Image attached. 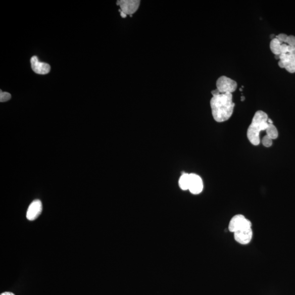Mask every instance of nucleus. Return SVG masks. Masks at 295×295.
Instances as JSON below:
<instances>
[{
    "label": "nucleus",
    "mask_w": 295,
    "mask_h": 295,
    "mask_svg": "<svg viewBox=\"0 0 295 295\" xmlns=\"http://www.w3.org/2000/svg\"><path fill=\"white\" fill-rule=\"evenodd\" d=\"M212 94L210 105L214 119L218 123L229 120L235 106L232 101V93H220L216 89L212 91Z\"/></svg>",
    "instance_id": "f257e3e1"
},
{
    "label": "nucleus",
    "mask_w": 295,
    "mask_h": 295,
    "mask_svg": "<svg viewBox=\"0 0 295 295\" xmlns=\"http://www.w3.org/2000/svg\"><path fill=\"white\" fill-rule=\"evenodd\" d=\"M269 118L267 114L262 111H258L255 114L247 131L248 138L254 145L260 144V133L261 131H266L269 127Z\"/></svg>",
    "instance_id": "f03ea898"
},
{
    "label": "nucleus",
    "mask_w": 295,
    "mask_h": 295,
    "mask_svg": "<svg viewBox=\"0 0 295 295\" xmlns=\"http://www.w3.org/2000/svg\"><path fill=\"white\" fill-rule=\"evenodd\" d=\"M286 53L280 54L276 58L279 59L278 65L281 69H285L291 73L295 72V45H289Z\"/></svg>",
    "instance_id": "7ed1b4c3"
},
{
    "label": "nucleus",
    "mask_w": 295,
    "mask_h": 295,
    "mask_svg": "<svg viewBox=\"0 0 295 295\" xmlns=\"http://www.w3.org/2000/svg\"><path fill=\"white\" fill-rule=\"evenodd\" d=\"M252 223L242 214H237L231 219L229 224V230L232 233L248 229H251Z\"/></svg>",
    "instance_id": "20e7f679"
},
{
    "label": "nucleus",
    "mask_w": 295,
    "mask_h": 295,
    "mask_svg": "<svg viewBox=\"0 0 295 295\" xmlns=\"http://www.w3.org/2000/svg\"><path fill=\"white\" fill-rule=\"evenodd\" d=\"M217 89L220 93H232L237 88V83L234 80L225 76L219 77L217 81Z\"/></svg>",
    "instance_id": "39448f33"
},
{
    "label": "nucleus",
    "mask_w": 295,
    "mask_h": 295,
    "mask_svg": "<svg viewBox=\"0 0 295 295\" xmlns=\"http://www.w3.org/2000/svg\"><path fill=\"white\" fill-rule=\"evenodd\" d=\"M117 5L120 7L119 12H123L126 16L131 17L136 13L139 8L140 1L138 0H120Z\"/></svg>",
    "instance_id": "423d86ee"
},
{
    "label": "nucleus",
    "mask_w": 295,
    "mask_h": 295,
    "mask_svg": "<svg viewBox=\"0 0 295 295\" xmlns=\"http://www.w3.org/2000/svg\"><path fill=\"white\" fill-rule=\"evenodd\" d=\"M204 183L203 179L198 174H189V190L193 195H198L203 191Z\"/></svg>",
    "instance_id": "0eeeda50"
},
{
    "label": "nucleus",
    "mask_w": 295,
    "mask_h": 295,
    "mask_svg": "<svg viewBox=\"0 0 295 295\" xmlns=\"http://www.w3.org/2000/svg\"><path fill=\"white\" fill-rule=\"evenodd\" d=\"M30 63L32 71L38 75H46L51 71L50 65L45 63L40 62L36 56L31 58Z\"/></svg>",
    "instance_id": "6e6552de"
},
{
    "label": "nucleus",
    "mask_w": 295,
    "mask_h": 295,
    "mask_svg": "<svg viewBox=\"0 0 295 295\" xmlns=\"http://www.w3.org/2000/svg\"><path fill=\"white\" fill-rule=\"evenodd\" d=\"M42 212V204L39 200L33 201L28 208L26 213V218L29 220L36 219Z\"/></svg>",
    "instance_id": "1a4fd4ad"
},
{
    "label": "nucleus",
    "mask_w": 295,
    "mask_h": 295,
    "mask_svg": "<svg viewBox=\"0 0 295 295\" xmlns=\"http://www.w3.org/2000/svg\"><path fill=\"white\" fill-rule=\"evenodd\" d=\"M234 238L236 242L240 244H249L253 238V233L251 229L240 230L234 233Z\"/></svg>",
    "instance_id": "9d476101"
},
{
    "label": "nucleus",
    "mask_w": 295,
    "mask_h": 295,
    "mask_svg": "<svg viewBox=\"0 0 295 295\" xmlns=\"http://www.w3.org/2000/svg\"><path fill=\"white\" fill-rule=\"evenodd\" d=\"M179 186L183 190H189V174L186 173L182 174L179 179Z\"/></svg>",
    "instance_id": "9b49d317"
},
{
    "label": "nucleus",
    "mask_w": 295,
    "mask_h": 295,
    "mask_svg": "<svg viewBox=\"0 0 295 295\" xmlns=\"http://www.w3.org/2000/svg\"><path fill=\"white\" fill-rule=\"evenodd\" d=\"M281 43L279 40L274 37L271 40L270 47L271 52L276 56H279L280 54V47Z\"/></svg>",
    "instance_id": "f8f14e48"
},
{
    "label": "nucleus",
    "mask_w": 295,
    "mask_h": 295,
    "mask_svg": "<svg viewBox=\"0 0 295 295\" xmlns=\"http://www.w3.org/2000/svg\"><path fill=\"white\" fill-rule=\"evenodd\" d=\"M266 135L269 136L272 139H275L278 137V131L277 127L273 124H270L269 127L266 130Z\"/></svg>",
    "instance_id": "ddd939ff"
},
{
    "label": "nucleus",
    "mask_w": 295,
    "mask_h": 295,
    "mask_svg": "<svg viewBox=\"0 0 295 295\" xmlns=\"http://www.w3.org/2000/svg\"><path fill=\"white\" fill-rule=\"evenodd\" d=\"M11 95L9 92L0 91V102L4 103L8 102L11 99Z\"/></svg>",
    "instance_id": "4468645a"
},
{
    "label": "nucleus",
    "mask_w": 295,
    "mask_h": 295,
    "mask_svg": "<svg viewBox=\"0 0 295 295\" xmlns=\"http://www.w3.org/2000/svg\"><path fill=\"white\" fill-rule=\"evenodd\" d=\"M262 143L265 147H270L273 143V139L266 135L262 139Z\"/></svg>",
    "instance_id": "2eb2a0df"
},
{
    "label": "nucleus",
    "mask_w": 295,
    "mask_h": 295,
    "mask_svg": "<svg viewBox=\"0 0 295 295\" xmlns=\"http://www.w3.org/2000/svg\"><path fill=\"white\" fill-rule=\"evenodd\" d=\"M285 43L291 46L295 45V36L292 35L288 36Z\"/></svg>",
    "instance_id": "dca6fc26"
},
{
    "label": "nucleus",
    "mask_w": 295,
    "mask_h": 295,
    "mask_svg": "<svg viewBox=\"0 0 295 295\" xmlns=\"http://www.w3.org/2000/svg\"><path fill=\"white\" fill-rule=\"evenodd\" d=\"M288 36L284 33H280V34L276 36V37L279 40V41L281 43H285Z\"/></svg>",
    "instance_id": "f3484780"
},
{
    "label": "nucleus",
    "mask_w": 295,
    "mask_h": 295,
    "mask_svg": "<svg viewBox=\"0 0 295 295\" xmlns=\"http://www.w3.org/2000/svg\"><path fill=\"white\" fill-rule=\"evenodd\" d=\"M1 295H15V294L11 292H5L2 293Z\"/></svg>",
    "instance_id": "a211bd4d"
},
{
    "label": "nucleus",
    "mask_w": 295,
    "mask_h": 295,
    "mask_svg": "<svg viewBox=\"0 0 295 295\" xmlns=\"http://www.w3.org/2000/svg\"><path fill=\"white\" fill-rule=\"evenodd\" d=\"M241 99H242V100H242V102H243V101H244V100H245V97L244 96H242V97H241Z\"/></svg>",
    "instance_id": "6ab92c4d"
}]
</instances>
